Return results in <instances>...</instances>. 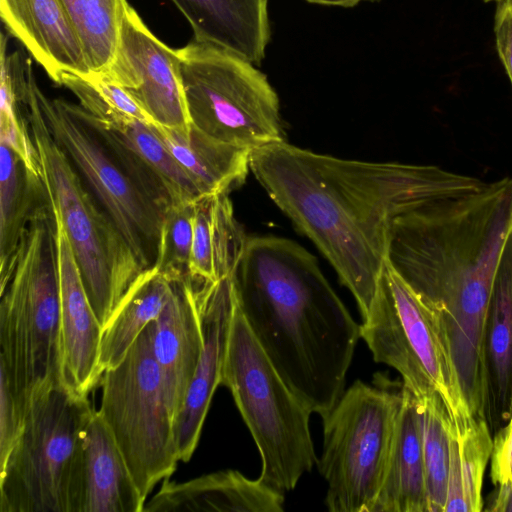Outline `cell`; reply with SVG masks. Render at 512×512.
Segmentation results:
<instances>
[{
    "mask_svg": "<svg viewBox=\"0 0 512 512\" xmlns=\"http://www.w3.org/2000/svg\"><path fill=\"white\" fill-rule=\"evenodd\" d=\"M511 234L512 176L484 181L436 165L389 233L387 262L441 318L470 405L485 398V321Z\"/></svg>",
    "mask_w": 512,
    "mask_h": 512,
    "instance_id": "obj_1",
    "label": "cell"
},
{
    "mask_svg": "<svg viewBox=\"0 0 512 512\" xmlns=\"http://www.w3.org/2000/svg\"><path fill=\"white\" fill-rule=\"evenodd\" d=\"M429 165L367 162L275 142L250 170L349 289L363 318L387 260L393 221L419 198Z\"/></svg>",
    "mask_w": 512,
    "mask_h": 512,
    "instance_id": "obj_2",
    "label": "cell"
},
{
    "mask_svg": "<svg viewBox=\"0 0 512 512\" xmlns=\"http://www.w3.org/2000/svg\"><path fill=\"white\" fill-rule=\"evenodd\" d=\"M231 280L237 306L270 362L322 417L345 390L360 325L317 259L287 238L248 237Z\"/></svg>",
    "mask_w": 512,
    "mask_h": 512,
    "instance_id": "obj_3",
    "label": "cell"
},
{
    "mask_svg": "<svg viewBox=\"0 0 512 512\" xmlns=\"http://www.w3.org/2000/svg\"><path fill=\"white\" fill-rule=\"evenodd\" d=\"M0 297V373L26 411L37 394L66 385L53 214L32 221L0 266Z\"/></svg>",
    "mask_w": 512,
    "mask_h": 512,
    "instance_id": "obj_4",
    "label": "cell"
},
{
    "mask_svg": "<svg viewBox=\"0 0 512 512\" xmlns=\"http://www.w3.org/2000/svg\"><path fill=\"white\" fill-rule=\"evenodd\" d=\"M32 66L23 102L53 215L62 224L103 327L122 296L145 270L113 220L53 138L41 112Z\"/></svg>",
    "mask_w": 512,
    "mask_h": 512,
    "instance_id": "obj_5",
    "label": "cell"
},
{
    "mask_svg": "<svg viewBox=\"0 0 512 512\" xmlns=\"http://www.w3.org/2000/svg\"><path fill=\"white\" fill-rule=\"evenodd\" d=\"M88 396L66 385L28 403L22 433L0 468V512H79Z\"/></svg>",
    "mask_w": 512,
    "mask_h": 512,
    "instance_id": "obj_6",
    "label": "cell"
},
{
    "mask_svg": "<svg viewBox=\"0 0 512 512\" xmlns=\"http://www.w3.org/2000/svg\"><path fill=\"white\" fill-rule=\"evenodd\" d=\"M220 385L231 392L255 441L262 462L258 479L283 494L293 490L317 463L309 429L311 411L276 371L237 303Z\"/></svg>",
    "mask_w": 512,
    "mask_h": 512,
    "instance_id": "obj_7",
    "label": "cell"
},
{
    "mask_svg": "<svg viewBox=\"0 0 512 512\" xmlns=\"http://www.w3.org/2000/svg\"><path fill=\"white\" fill-rule=\"evenodd\" d=\"M362 321L360 338L374 361L395 369L418 400L438 393L456 431L476 419L463 393L445 325L387 260Z\"/></svg>",
    "mask_w": 512,
    "mask_h": 512,
    "instance_id": "obj_8",
    "label": "cell"
},
{
    "mask_svg": "<svg viewBox=\"0 0 512 512\" xmlns=\"http://www.w3.org/2000/svg\"><path fill=\"white\" fill-rule=\"evenodd\" d=\"M402 404V385L360 380L322 418L317 466L330 512H372L381 489Z\"/></svg>",
    "mask_w": 512,
    "mask_h": 512,
    "instance_id": "obj_9",
    "label": "cell"
},
{
    "mask_svg": "<svg viewBox=\"0 0 512 512\" xmlns=\"http://www.w3.org/2000/svg\"><path fill=\"white\" fill-rule=\"evenodd\" d=\"M177 51L191 125L251 151L285 140L278 95L253 63L194 40Z\"/></svg>",
    "mask_w": 512,
    "mask_h": 512,
    "instance_id": "obj_10",
    "label": "cell"
},
{
    "mask_svg": "<svg viewBox=\"0 0 512 512\" xmlns=\"http://www.w3.org/2000/svg\"><path fill=\"white\" fill-rule=\"evenodd\" d=\"M153 325L142 331L118 366L104 372L99 409L145 500L170 478L179 461L174 419L153 353Z\"/></svg>",
    "mask_w": 512,
    "mask_h": 512,
    "instance_id": "obj_11",
    "label": "cell"
},
{
    "mask_svg": "<svg viewBox=\"0 0 512 512\" xmlns=\"http://www.w3.org/2000/svg\"><path fill=\"white\" fill-rule=\"evenodd\" d=\"M46 124L83 181L113 220L144 269L153 266L167 210L131 178L98 133L84 120L79 105L50 99L37 86Z\"/></svg>",
    "mask_w": 512,
    "mask_h": 512,
    "instance_id": "obj_12",
    "label": "cell"
},
{
    "mask_svg": "<svg viewBox=\"0 0 512 512\" xmlns=\"http://www.w3.org/2000/svg\"><path fill=\"white\" fill-rule=\"evenodd\" d=\"M84 120L98 133L123 168L161 208L202 199L196 186L148 124L118 111L91 86L77 93Z\"/></svg>",
    "mask_w": 512,
    "mask_h": 512,
    "instance_id": "obj_13",
    "label": "cell"
},
{
    "mask_svg": "<svg viewBox=\"0 0 512 512\" xmlns=\"http://www.w3.org/2000/svg\"><path fill=\"white\" fill-rule=\"evenodd\" d=\"M101 73L122 86L157 125L189 136L178 51L161 42L129 3L115 56Z\"/></svg>",
    "mask_w": 512,
    "mask_h": 512,
    "instance_id": "obj_14",
    "label": "cell"
},
{
    "mask_svg": "<svg viewBox=\"0 0 512 512\" xmlns=\"http://www.w3.org/2000/svg\"><path fill=\"white\" fill-rule=\"evenodd\" d=\"M199 305L203 348L184 405L174 421L179 461L188 462L200 439L213 394L220 385L236 306L231 276L214 283H194Z\"/></svg>",
    "mask_w": 512,
    "mask_h": 512,
    "instance_id": "obj_15",
    "label": "cell"
},
{
    "mask_svg": "<svg viewBox=\"0 0 512 512\" xmlns=\"http://www.w3.org/2000/svg\"><path fill=\"white\" fill-rule=\"evenodd\" d=\"M55 222L65 384L76 393L88 396L103 377L99 367L102 326L87 295L66 232L57 218Z\"/></svg>",
    "mask_w": 512,
    "mask_h": 512,
    "instance_id": "obj_16",
    "label": "cell"
},
{
    "mask_svg": "<svg viewBox=\"0 0 512 512\" xmlns=\"http://www.w3.org/2000/svg\"><path fill=\"white\" fill-rule=\"evenodd\" d=\"M152 346L175 421L184 405L203 348L197 294L190 278L171 281L165 306L154 321Z\"/></svg>",
    "mask_w": 512,
    "mask_h": 512,
    "instance_id": "obj_17",
    "label": "cell"
},
{
    "mask_svg": "<svg viewBox=\"0 0 512 512\" xmlns=\"http://www.w3.org/2000/svg\"><path fill=\"white\" fill-rule=\"evenodd\" d=\"M0 15L9 33L56 84L64 73L83 78L92 74L62 0H0Z\"/></svg>",
    "mask_w": 512,
    "mask_h": 512,
    "instance_id": "obj_18",
    "label": "cell"
},
{
    "mask_svg": "<svg viewBox=\"0 0 512 512\" xmlns=\"http://www.w3.org/2000/svg\"><path fill=\"white\" fill-rule=\"evenodd\" d=\"M284 494L236 470L218 471L186 482L163 481L143 512H282Z\"/></svg>",
    "mask_w": 512,
    "mask_h": 512,
    "instance_id": "obj_19",
    "label": "cell"
},
{
    "mask_svg": "<svg viewBox=\"0 0 512 512\" xmlns=\"http://www.w3.org/2000/svg\"><path fill=\"white\" fill-rule=\"evenodd\" d=\"M189 22L193 40L259 65L271 30L268 0H171Z\"/></svg>",
    "mask_w": 512,
    "mask_h": 512,
    "instance_id": "obj_20",
    "label": "cell"
},
{
    "mask_svg": "<svg viewBox=\"0 0 512 512\" xmlns=\"http://www.w3.org/2000/svg\"><path fill=\"white\" fill-rule=\"evenodd\" d=\"M485 420L496 433L512 415V234L498 266L484 331Z\"/></svg>",
    "mask_w": 512,
    "mask_h": 512,
    "instance_id": "obj_21",
    "label": "cell"
},
{
    "mask_svg": "<svg viewBox=\"0 0 512 512\" xmlns=\"http://www.w3.org/2000/svg\"><path fill=\"white\" fill-rule=\"evenodd\" d=\"M145 503L109 427L94 410L83 436L79 512H143Z\"/></svg>",
    "mask_w": 512,
    "mask_h": 512,
    "instance_id": "obj_22",
    "label": "cell"
},
{
    "mask_svg": "<svg viewBox=\"0 0 512 512\" xmlns=\"http://www.w3.org/2000/svg\"><path fill=\"white\" fill-rule=\"evenodd\" d=\"M372 512H428L418 400L403 383L388 466Z\"/></svg>",
    "mask_w": 512,
    "mask_h": 512,
    "instance_id": "obj_23",
    "label": "cell"
},
{
    "mask_svg": "<svg viewBox=\"0 0 512 512\" xmlns=\"http://www.w3.org/2000/svg\"><path fill=\"white\" fill-rule=\"evenodd\" d=\"M153 129L201 198L229 194L244 183L250 170L251 150L212 137L193 125L189 136L157 124Z\"/></svg>",
    "mask_w": 512,
    "mask_h": 512,
    "instance_id": "obj_24",
    "label": "cell"
},
{
    "mask_svg": "<svg viewBox=\"0 0 512 512\" xmlns=\"http://www.w3.org/2000/svg\"><path fill=\"white\" fill-rule=\"evenodd\" d=\"M247 239L234 216L228 194L205 197L195 202L190 280L203 284L230 277Z\"/></svg>",
    "mask_w": 512,
    "mask_h": 512,
    "instance_id": "obj_25",
    "label": "cell"
},
{
    "mask_svg": "<svg viewBox=\"0 0 512 512\" xmlns=\"http://www.w3.org/2000/svg\"><path fill=\"white\" fill-rule=\"evenodd\" d=\"M171 290V281L155 267L143 270L131 284L102 327L99 367L103 372L118 366L142 331L160 315Z\"/></svg>",
    "mask_w": 512,
    "mask_h": 512,
    "instance_id": "obj_26",
    "label": "cell"
},
{
    "mask_svg": "<svg viewBox=\"0 0 512 512\" xmlns=\"http://www.w3.org/2000/svg\"><path fill=\"white\" fill-rule=\"evenodd\" d=\"M48 214L53 210L43 178L0 142V266L12 258L30 223Z\"/></svg>",
    "mask_w": 512,
    "mask_h": 512,
    "instance_id": "obj_27",
    "label": "cell"
},
{
    "mask_svg": "<svg viewBox=\"0 0 512 512\" xmlns=\"http://www.w3.org/2000/svg\"><path fill=\"white\" fill-rule=\"evenodd\" d=\"M492 449V432L485 419H475L460 432L452 424L444 512L482 511L483 478Z\"/></svg>",
    "mask_w": 512,
    "mask_h": 512,
    "instance_id": "obj_28",
    "label": "cell"
},
{
    "mask_svg": "<svg viewBox=\"0 0 512 512\" xmlns=\"http://www.w3.org/2000/svg\"><path fill=\"white\" fill-rule=\"evenodd\" d=\"M92 73L110 66L118 46L127 0H62Z\"/></svg>",
    "mask_w": 512,
    "mask_h": 512,
    "instance_id": "obj_29",
    "label": "cell"
},
{
    "mask_svg": "<svg viewBox=\"0 0 512 512\" xmlns=\"http://www.w3.org/2000/svg\"><path fill=\"white\" fill-rule=\"evenodd\" d=\"M418 406L427 510L428 512H444L452 422L438 393H432L418 400Z\"/></svg>",
    "mask_w": 512,
    "mask_h": 512,
    "instance_id": "obj_30",
    "label": "cell"
},
{
    "mask_svg": "<svg viewBox=\"0 0 512 512\" xmlns=\"http://www.w3.org/2000/svg\"><path fill=\"white\" fill-rule=\"evenodd\" d=\"M195 203L170 206L164 216L153 266L170 281L189 278Z\"/></svg>",
    "mask_w": 512,
    "mask_h": 512,
    "instance_id": "obj_31",
    "label": "cell"
},
{
    "mask_svg": "<svg viewBox=\"0 0 512 512\" xmlns=\"http://www.w3.org/2000/svg\"><path fill=\"white\" fill-rule=\"evenodd\" d=\"M0 94V142L7 144L32 173L42 177L40 158L28 119L21 111L22 102L17 98L9 70L3 61Z\"/></svg>",
    "mask_w": 512,
    "mask_h": 512,
    "instance_id": "obj_32",
    "label": "cell"
},
{
    "mask_svg": "<svg viewBox=\"0 0 512 512\" xmlns=\"http://www.w3.org/2000/svg\"><path fill=\"white\" fill-rule=\"evenodd\" d=\"M26 411L0 373V468L17 443L25 423Z\"/></svg>",
    "mask_w": 512,
    "mask_h": 512,
    "instance_id": "obj_33",
    "label": "cell"
},
{
    "mask_svg": "<svg viewBox=\"0 0 512 512\" xmlns=\"http://www.w3.org/2000/svg\"><path fill=\"white\" fill-rule=\"evenodd\" d=\"M112 107L148 124H156L134 98L104 73H92L85 78Z\"/></svg>",
    "mask_w": 512,
    "mask_h": 512,
    "instance_id": "obj_34",
    "label": "cell"
},
{
    "mask_svg": "<svg viewBox=\"0 0 512 512\" xmlns=\"http://www.w3.org/2000/svg\"><path fill=\"white\" fill-rule=\"evenodd\" d=\"M490 475L496 486L512 482V415L494 435Z\"/></svg>",
    "mask_w": 512,
    "mask_h": 512,
    "instance_id": "obj_35",
    "label": "cell"
},
{
    "mask_svg": "<svg viewBox=\"0 0 512 512\" xmlns=\"http://www.w3.org/2000/svg\"><path fill=\"white\" fill-rule=\"evenodd\" d=\"M494 32L499 57L512 84V0H501L495 14Z\"/></svg>",
    "mask_w": 512,
    "mask_h": 512,
    "instance_id": "obj_36",
    "label": "cell"
},
{
    "mask_svg": "<svg viewBox=\"0 0 512 512\" xmlns=\"http://www.w3.org/2000/svg\"><path fill=\"white\" fill-rule=\"evenodd\" d=\"M488 510L512 512V482L497 485Z\"/></svg>",
    "mask_w": 512,
    "mask_h": 512,
    "instance_id": "obj_37",
    "label": "cell"
},
{
    "mask_svg": "<svg viewBox=\"0 0 512 512\" xmlns=\"http://www.w3.org/2000/svg\"><path fill=\"white\" fill-rule=\"evenodd\" d=\"M309 3L327 5V6H340V7H353L362 1L374 0H306Z\"/></svg>",
    "mask_w": 512,
    "mask_h": 512,
    "instance_id": "obj_38",
    "label": "cell"
},
{
    "mask_svg": "<svg viewBox=\"0 0 512 512\" xmlns=\"http://www.w3.org/2000/svg\"><path fill=\"white\" fill-rule=\"evenodd\" d=\"M484 1H486V2H490V1H499V2H500L501 0H484Z\"/></svg>",
    "mask_w": 512,
    "mask_h": 512,
    "instance_id": "obj_39",
    "label": "cell"
}]
</instances>
